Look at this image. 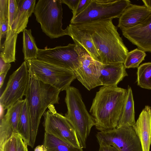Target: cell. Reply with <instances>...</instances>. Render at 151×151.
Wrapping results in <instances>:
<instances>
[{
	"mask_svg": "<svg viewBox=\"0 0 151 151\" xmlns=\"http://www.w3.org/2000/svg\"><path fill=\"white\" fill-rule=\"evenodd\" d=\"M127 92L117 86H103L96 92L90 112L97 129L105 131L117 127Z\"/></svg>",
	"mask_w": 151,
	"mask_h": 151,
	"instance_id": "7a4b0ae2",
	"label": "cell"
},
{
	"mask_svg": "<svg viewBox=\"0 0 151 151\" xmlns=\"http://www.w3.org/2000/svg\"><path fill=\"white\" fill-rule=\"evenodd\" d=\"M9 0H0V22L8 20Z\"/></svg>",
	"mask_w": 151,
	"mask_h": 151,
	"instance_id": "f1b7e54d",
	"label": "cell"
},
{
	"mask_svg": "<svg viewBox=\"0 0 151 151\" xmlns=\"http://www.w3.org/2000/svg\"><path fill=\"white\" fill-rule=\"evenodd\" d=\"M146 55L145 52L138 48L129 52L124 63L125 68H138Z\"/></svg>",
	"mask_w": 151,
	"mask_h": 151,
	"instance_id": "484cf974",
	"label": "cell"
},
{
	"mask_svg": "<svg viewBox=\"0 0 151 151\" xmlns=\"http://www.w3.org/2000/svg\"><path fill=\"white\" fill-rule=\"evenodd\" d=\"M16 134L0 145V151H16Z\"/></svg>",
	"mask_w": 151,
	"mask_h": 151,
	"instance_id": "83f0119b",
	"label": "cell"
},
{
	"mask_svg": "<svg viewBox=\"0 0 151 151\" xmlns=\"http://www.w3.org/2000/svg\"><path fill=\"white\" fill-rule=\"evenodd\" d=\"M65 29L67 35L71 37L75 44H77L82 47L94 60L100 62L99 56L91 38L86 31L77 24H71Z\"/></svg>",
	"mask_w": 151,
	"mask_h": 151,
	"instance_id": "e0dca14e",
	"label": "cell"
},
{
	"mask_svg": "<svg viewBox=\"0 0 151 151\" xmlns=\"http://www.w3.org/2000/svg\"><path fill=\"white\" fill-rule=\"evenodd\" d=\"M76 45L69 43L52 48L39 49L37 59L74 71L81 65Z\"/></svg>",
	"mask_w": 151,
	"mask_h": 151,
	"instance_id": "8fae6325",
	"label": "cell"
},
{
	"mask_svg": "<svg viewBox=\"0 0 151 151\" xmlns=\"http://www.w3.org/2000/svg\"><path fill=\"white\" fill-rule=\"evenodd\" d=\"M123 63L101 64L100 78L103 86H117L128 76Z\"/></svg>",
	"mask_w": 151,
	"mask_h": 151,
	"instance_id": "ac0fdd59",
	"label": "cell"
},
{
	"mask_svg": "<svg viewBox=\"0 0 151 151\" xmlns=\"http://www.w3.org/2000/svg\"><path fill=\"white\" fill-rule=\"evenodd\" d=\"M131 4L129 0H91L87 7L72 18L70 23L81 24L95 21L119 18Z\"/></svg>",
	"mask_w": 151,
	"mask_h": 151,
	"instance_id": "8992f818",
	"label": "cell"
},
{
	"mask_svg": "<svg viewBox=\"0 0 151 151\" xmlns=\"http://www.w3.org/2000/svg\"><path fill=\"white\" fill-rule=\"evenodd\" d=\"M17 35L14 32L12 27L8 25L5 41L0 46V57L6 63L15 62L16 60V46Z\"/></svg>",
	"mask_w": 151,
	"mask_h": 151,
	"instance_id": "44dd1931",
	"label": "cell"
},
{
	"mask_svg": "<svg viewBox=\"0 0 151 151\" xmlns=\"http://www.w3.org/2000/svg\"><path fill=\"white\" fill-rule=\"evenodd\" d=\"M29 73L26 61L10 76L5 90L1 96L0 103L4 110L25 96Z\"/></svg>",
	"mask_w": 151,
	"mask_h": 151,
	"instance_id": "9c48e42d",
	"label": "cell"
},
{
	"mask_svg": "<svg viewBox=\"0 0 151 151\" xmlns=\"http://www.w3.org/2000/svg\"><path fill=\"white\" fill-rule=\"evenodd\" d=\"M8 30V20L0 22V41L2 39L6 36Z\"/></svg>",
	"mask_w": 151,
	"mask_h": 151,
	"instance_id": "d6a6232c",
	"label": "cell"
},
{
	"mask_svg": "<svg viewBox=\"0 0 151 151\" xmlns=\"http://www.w3.org/2000/svg\"><path fill=\"white\" fill-rule=\"evenodd\" d=\"M18 2L17 14L12 26L13 31L17 34L23 32L27 27L36 4L35 0H18Z\"/></svg>",
	"mask_w": 151,
	"mask_h": 151,
	"instance_id": "d6986e66",
	"label": "cell"
},
{
	"mask_svg": "<svg viewBox=\"0 0 151 151\" xmlns=\"http://www.w3.org/2000/svg\"><path fill=\"white\" fill-rule=\"evenodd\" d=\"M75 44L81 64L74 71L76 78L88 90L102 85L100 78L102 63L94 60L82 47Z\"/></svg>",
	"mask_w": 151,
	"mask_h": 151,
	"instance_id": "7c38bea8",
	"label": "cell"
},
{
	"mask_svg": "<svg viewBox=\"0 0 151 151\" xmlns=\"http://www.w3.org/2000/svg\"><path fill=\"white\" fill-rule=\"evenodd\" d=\"M80 0H61L62 3L67 5L72 10L73 15L75 14Z\"/></svg>",
	"mask_w": 151,
	"mask_h": 151,
	"instance_id": "4dcf8cb0",
	"label": "cell"
},
{
	"mask_svg": "<svg viewBox=\"0 0 151 151\" xmlns=\"http://www.w3.org/2000/svg\"><path fill=\"white\" fill-rule=\"evenodd\" d=\"M65 91L67 111L65 116L74 128L81 147L85 148L87 137L91 128L95 126L94 119L87 111L78 89L70 86Z\"/></svg>",
	"mask_w": 151,
	"mask_h": 151,
	"instance_id": "277c9868",
	"label": "cell"
},
{
	"mask_svg": "<svg viewBox=\"0 0 151 151\" xmlns=\"http://www.w3.org/2000/svg\"><path fill=\"white\" fill-rule=\"evenodd\" d=\"M91 0H80L76 12L73 15V18L83 12L88 6Z\"/></svg>",
	"mask_w": 151,
	"mask_h": 151,
	"instance_id": "f546056e",
	"label": "cell"
},
{
	"mask_svg": "<svg viewBox=\"0 0 151 151\" xmlns=\"http://www.w3.org/2000/svg\"><path fill=\"white\" fill-rule=\"evenodd\" d=\"M112 19L77 24L91 36L103 64L124 63L128 50L114 24Z\"/></svg>",
	"mask_w": 151,
	"mask_h": 151,
	"instance_id": "6da1fadb",
	"label": "cell"
},
{
	"mask_svg": "<svg viewBox=\"0 0 151 151\" xmlns=\"http://www.w3.org/2000/svg\"><path fill=\"white\" fill-rule=\"evenodd\" d=\"M18 10V0H9L8 25L12 27Z\"/></svg>",
	"mask_w": 151,
	"mask_h": 151,
	"instance_id": "4316f807",
	"label": "cell"
},
{
	"mask_svg": "<svg viewBox=\"0 0 151 151\" xmlns=\"http://www.w3.org/2000/svg\"><path fill=\"white\" fill-rule=\"evenodd\" d=\"M28 145L25 143V151H28Z\"/></svg>",
	"mask_w": 151,
	"mask_h": 151,
	"instance_id": "f35d334b",
	"label": "cell"
},
{
	"mask_svg": "<svg viewBox=\"0 0 151 151\" xmlns=\"http://www.w3.org/2000/svg\"><path fill=\"white\" fill-rule=\"evenodd\" d=\"M98 151H120L115 147L111 145H99Z\"/></svg>",
	"mask_w": 151,
	"mask_h": 151,
	"instance_id": "e575fe53",
	"label": "cell"
},
{
	"mask_svg": "<svg viewBox=\"0 0 151 151\" xmlns=\"http://www.w3.org/2000/svg\"><path fill=\"white\" fill-rule=\"evenodd\" d=\"M139 137L142 151H149L151 144V109L146 106L132 126Z\"/></svg>",
	"mask_w": 151,
	"mask_h": 151,
	"instance_id": "2e32d148",
	"label": "cell"
},
{
	"mask_svg": "<svg viewBox=\"0 0 151 151\" xmlns=\"http://www.w3.org/2000/svg\"><path fill=\"white\" fill-rule=\"evenodd\" d=\"M142 1L146 7L151 9V0H143Z\"/></svg>",
	"mask_w": 151,
	"mask_h": 151,
	"instance_id": "74e56055",
	"label": "cell"
},
{
	"mask_svg": "<svg viewBox=\"0 0 151 151\" xmlns=\"http://www.w3.org/2000/svg\"><path fill=\"white\" fill-rule=\"evenodd\" d=\"M29 70V80L25 99L31 123V135L29 146L33 148L35 142L41 117L47 108L59 103L60 91L39 80L32 72Z\"/></svg>",
	"mask_w": 151,
	"mask_h": 151,
	"instance_id": "3957f363",
	"label": "cell"
},
{
	"mask_svg": "<svg viewBox=\"0 0 151 151\" xmlns=\"http://www.w3.org/2000/svg\"><path fill=\"white\" fill-rule=\"evenodd\" d=\"M96 137L99 145H111L120 151H142L140 139L132 126L99 131Z\"/></svg>",
	"mask_w": 151,
	"mask_h": 151,
	"instance_id": "ba28073f",
	"label": "cell"
},
{
	"mask_svg": "<svg viewBox=\"0 0 151 151\" xmlns=\"http://www.w3.org/2000/svg\"><path fill=\"white\" fill-rule=\"evenodd\" d=\"M54 107L53 105L50 106L43 115L45 132L81 148L74 128L66 117L58 113Z\"/></svg>",
	"mask_w": 151,
	"mask_h": 151,
	"instance_id": "30bf717a",
	"label": "cell"
},
{
	"mask_svg": "<svg viewBox=\"0 0 151 151\" xmlns=\"http://www.w3.org/2000/svg\"><path fill=\"white\" fill-rule=\"evenodd\" d=\"M43 145L47 151H83L82 148L75 147L46 132L45 133Z\"/></svg>",
	"mask_w": 151,
	"mask_h": 151,
	"instance_id": "603a6c76",
	"label": "cell"
},
{
	"mask_svg": "<svg viewBox=\"0 0 151 151\" xmlns=\"http://www.w3.org/2000/svg\"><path fill=\"white\" fill-rule=\"evenodd\" d=\"M39 49L37 47L31 29H24L23 33V52L24 60L37 59Z\"/></svg>",
	"mask_w": 151,
	"mask_h": 151,
	"instance_id": "cb8c5ba5",
	"label": "cell"
},
{
	"mask_svg": "<svg viewBox=\"0 0 151 151\" xmlns=\"http://www.w3.org/2000/svg\"><path fill=\"white\" fill-rule=\"evenodd\" d=\"M16 151H25V143L22 137L18 134H16Z\"/></svg>",
	"mask_w": 151,
	"mask_h": 151,
	"instance_id": "1f68e13d",
	"label": "cell"
},
{
	"mask_svg": "<svg viewBox=\"0 0 151 151\" xmlns=\"http://www.w3.org/2000/svg\"><path fill=\"white\" fill-rule=\"evenodd\" d=\"M7 74L6 73L0 74V88L1 89L3 85L4 80Z\"/></svg>",
	"mask_w": 151,
	"mask_h": 151,
	"instance_id": "d590c367",
	"label": "cell"
},
{
	"mask_svg": "<svg viewBox=\"0 0 151 151\" xmlns=\"http://www.w3.org/2000/svg\"><path fill=\"white\" fill-rule=\"evenodd\" d=\"M23 105L17 127V134L25 143L29 145L31 135V123L29 111L26 99Z\"/></svg>",
	"mask_w": 151,
	"mask_h": 151,
	"instance_id": "7402d4cb",
	"label": "cell"
},
{
	"mask_svg": "<svg viewBox=\"0 0 151 151\" xmlns=\"http://www.w3.org/2000/svg\"><path fill=\"white\" fill-rule=\"evenodd\" d=\"M61 0H39L34 15L43 32L51 39L67 35L62 28L63 9Z\"/></svg>",
	"mask_w": 151,
	"mask_h": 151,
	"instance_id": "5b68a950",
	"label": "cell"
},
{
	"mask_svg": "<svg viewBox=\"0 0 151 151\" xmlns=\"http://www.w3.org/2000/svg\"><path fill=\"white\" fill-rule=\"evenodd\" d=\"M26 61L29 69L42 82L60 91H66L76 78L73 71L34 59Z\"/></svg>",
	"mask_w": 151,
	"mask_h": 151,
	"instance_id": "52a82bcc",
	"label": "cell"
},
{
	"mask_svg": "<svg viewBox=\"0 0 151 151\" xmlns=\"http://www.w3.org/2000/svg\"><path fill=\"white\" fill-rule=\"evenodd\" d=\"M24 99L19 100L7 109L1 119L0 145L17 134V127Z\"/></svg>",
	"mask_w": 151,
	"mask_h": 151,
	"instance_id": "5bb4252c",
	"label": "cell"
},
{
	"mask_svg": "<svg viewBox=\"0 0 151 151\" xmlns=\"http://www.w3.org/2000/svg\"><path fill=\"white\" fill-rule=\"evenodd\" d=\"M11 67L10 63H6L0 57V74L7 73Z\"/></svg>",
	"mask_w": 151,
	"mask_h": 151,
	"instance_id": "836d02e7",
	"label": "cell"
},
{
	"mask_svg": "<svg viewBox=\"0 0 151 151\" xmlns=\"http://www.w3.org/2000/svg\"><path fill=\"white\" fill-rule=\"evenodd\" d=\"M34 151H47V150L43 145H40L37 146L35 149Z\"/></svg>",
	"mask_w": 151,
	"mask_h": 151,
	"instance_id": "8d00e7d4",
	"label": "cell"
},
{
	"mask_svg": "<svg viewBox=\"0 0 151 151\" xmlns=\"http://www.w3.org/2000/svg\"><path fill=\"white\" fill-rule=\"evenodd\" d=\"M137 85L145 89H151V62L139 65L137 72Z\"/></svg>",
	"mask_w": 151,
	"mask_h": 151,
	"instance_id": "d4e9b609",
	"label": "cell"
},
{
	"mask_svg": "<svg viewBox=\"0 0 151 151\" xmlns=\"http://www.w3.org/2000/svg\"><path fill=\"white\" fill-rule=\"evenodd\" d=\"M135 122L132 92L131 87L128 86L122 114L117 127L133 126Z\"/></svg>",
	"mask_w": 151,
	"mask_h": 151,
	"instance_id": "ffe728a7",
	"label": "cell"
},
{
	"mask_svg": "<svg viewBox=\"0 0 151 151\" xmlns=\"http://www.w3.org/2000/svg\"><path fill=\"white\" fill-rule=\"evenodd\" d=\"M121 30L123 35L138 48L151 52V14L139 24Z\"/></svg>",
	"mask_w": 151,
	"mask_h": 151,
	"instance_id": "4fadbf2b",
	"label": "cell"
},
{
	"mask_svg": "<svg viewBox=\"0 0 151 151\" xmlns=\"http://www.w3.org/2000/svg\"><path fill=\"white\" fill-rule=\"evenodd\" d=\"M151 14L145 6L130 4L119 18L118 27L121 29L133 27L142 22Z\"/></svg>",
	"mask_w": 151,
	"mask_h": 151,
	"instance_id": "9a60e30c",
	"label": "cell"
}]
</instances>
